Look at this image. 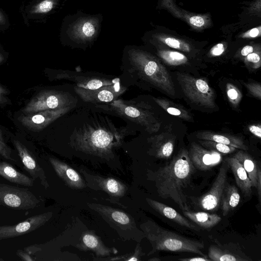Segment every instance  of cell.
Here are the masks:
<instances>
[{"instance_id":"20","label":"cell","mask_w":261,"mask_h":261,"mask_svg":"<svg viewBox=\"0 0 261 261\" xmlns=\"http://www.w3.org/2000/svg\"><path fill=\"white\" fill-rule=\"evenodd\" d=\"M143 40L150 44L164 45L187 53H191L193 49L192 45L182 38L156 31L146 33Z\"/></svg>"},{"instance_id":"40","label":"cell","mask_w":261,"mask_h":261,"mask_svg":"<svg viewBox=\"0 0 261 261\" xmlns=\"http://www.w3.org/2000/svg\"><path fill=\"white\" fill-rule=\"evenodd\" d=\"M249 92L254 96L261 99V86L258 83H245L244 84Z\"/></svg>"},{"instance_id":"2","label":"cell","mask_w":261,"mask_h":261,"mask_svg":"<svg viewBox=\"0 0 261 261\" xmlns=\"http://www.w3.org/2000/svg\"><path fill=\"white\" fill-rule=\"evenodd\" d=\"M195 167L189 152L181 148L172 160L157 170L147 169L146 177L153 181L158 196L170 199L182 210L189 208L184 189L190 183Z\"/></svg>"},{"instance_id":"22","label":"cell","mask_w":261,"mask_h":261,"mask_svg":"<svg viewBox=\"0 0 261 261\" xmlns=\"http://www.w3.org/2000/svg\"><path fill=\"white\" fill-rule=\"evenodd\" d=\"M13 144L25 169L33 177V179H39L42 185L45 189L48 188L49 185L42 168L21 142L14 140Z\"/></svg>"},{"instance_id":"31","label":"cell","mask_w":261,"mask_h":261,"mask_svg":"<svg viewBox=\"0 0 261 261\" xmlns=\"http://www.w3.org/2000/svg\"><path fill=\"white\" fill-rule=\"evenodd\" d=\"M182 213L185 217L204 228H212L221 220V217L216 214L193 212L190 209L182 210Z\"/></svg>"},{"instance_id":"24","label":"cell","mask_w":261,"mask_h":261,"mask_svg":"<svg viewBox=\"0 0 261 261\" xmlns=\"http://www.w3.org/2000/svg\"><path fill=\"white\" fill-rule=\"evenodd\" d=\"M76 247L82 251H92L97 256L103 257L111 255L112 250L107 247L100 238L92 231H86L81 235L80 242Z\"/></svg>"},{"instance_id":"25","label":"cell","mask_w":261,"mask_h":261,"mask_svg":"<svg viewBox=\"0 0 261 261\" xmlns=\"http://www.w3.org/2000/svg\"><path fill=\"white\" fill-rule=\"evenodd\" d=\"M145 200L148 205L161 215L174 221L182 226L186 227L192 230L199 231L200 229L194 225L185 217L183 216L175 210L164 203L149 198Z\"/></svg>"},{"instance_id":"38","label":"cell","mask_w":261,"mask_h":261,"mask_svg":"<svg viewBox=\"0 0 261 261\" xmlns=\"http://www.w3.org/2000/svg\"><path fill=\"white\" fill-rule=\"evenodd\" d=\"M0 155L6 160L16 162L11 156V150L7 145L3 138L2 132L0 130Z\"/></svg>"},{"instance_id":"28","label":"cell","mask_w":261,"mask_h":261,"mask_svg":"<svg viewBox=\"0 0 261 261\" xmlns=\"http://www.w3.org/2000/svg\"><path fill=\"white\" fill-rule=\"evenodd\" d=\"M233 157L242 165L251 182L252 187L256 189L258 174L261 170L256 161L243 150L239 151Z\"/></svg>"},{"instance_id":"34","label":"cell","mask_w":261,"mask_h":261,"mask_svg":"<svg viewBox=\"0 0 261 261\" xmlns=\"http://www.w3.org/2000/svg\"><path fill=\"white\" fill-rule=\"evenodd\" d=\"M156 55L167 64L172 66L184 65L189 61L184 54L175 50L158 48Z\"/></svg>"},{"instance_id":"30","label":"cell","mask_w":261,"mask_h":261,"mask_svg":"<svg viewBox=\"0 0 261 261\" xmlns=\"http://www.w3.org/2000/svg\"><path fill=\"white\" fill-rule=\"evenodd\" d=\"M0 176L14 184L27 187H32L34 185L32 178L18 171L6 162H0Z\"/></svg>"},{"instance_id":"18","label":"cell","mask_w":261,"mask_h":261,"mask_svg":"<svg viewBox=\"0 0 261 261\" xmlns=\"http://www.w3.org/2000/svg\"><path fill=\"white\" fill-rule=\"evenodd\" d=\"M216 244L211 245L208 251V257L213 261H252L241 249L239 244L229 243L222 244L217 240Z\"/></svg>"},{"instance_id":"6","label":"cell","mask_w":261,"mask_h":261,"mask_svg":"<svg viewBox=\"0 0 261 261\" xmlns=\"http://www.w3.org/2000/svg\"><path fill=\"white\" fill-rule=\"evenodd\" d=\"M95 108L139 124L149 133L157 132L160 129V122L142 101L117 98L110 102L96 105Z\"/></svg>"},{"instance_id":"19","label":"cell","mask_w":261,"mask_h":261,"mask_svg":"<svg viewBox=\"0 0 261 261\" xmlns=\"http://www.w3.org/2000/svg\"><path fill=\"white\" fill-rule=\"evenodd\" d=\"M188 152L194 167L200 171L210 170L219 164L222 159L218 151L205 149L195 142L191 143Z\"/></svg>"},{"instance_id":"21","label":"cell","mask_w":261,"mask_h":261,"mask_svg":"<svg viewBox=\"0 0 261 261\" xmlns=\"http://www.w3.org/2000/svg\"><path fill=\"white\" fill-rule=\"evenodd\" d=\"M49 161L57 175L65 184L73 189H82L87 187L81 175L67 164L54 158Z\"/></svg>"},{"instance_id":"17","label":"cell","mask_w":261,"mask_h":261,"mask_svg":"<svg viewBox=\"0 0 261 261\" xmlns=\"http://www.w3.org/2000/svg\"><path fill=\"white\" fill-rule=\"evenodd\" d=\"M53 216L48 212L32 216L24 221L13 225L0 226V240L30 233L46 223Z\"/></svg>"},{"instance_id":"13","label":"cell","mask_w":261,"mask_h":261,"mask_svg":"<svg viewBox=\"0 0 261 261\" xmlns=\"http://www.w3.org/2000/svg\"><path fill=\"white\" fill-rule=\"evenodd\" d=\"M86 186L89 188L106 193L111 200H119L126 194L128 187L120 180L112 177H105L81 169Z\"/></svg>"},{"instance_id":"3","label":"cell","mask_w":261,"mask_h":261,"mask_svg":"<svg viewBox=\"0 0 261 261\" xmlns=\"http://www.w3.org/2000/svg\"><path fill=\"white\" fill-rule=\"evenodd\" d=\"M128 133L127 127H117L108 120L88 123L74 130L70 144L77 151L108 159Z\"/></svg>"},{"instance_id":"37","label":"cell","mask_w":261,"mask_h":261,"mask_svg":"<svg viewBox=\"0 0 261 261\" xmlns=\"http://www.w3.org/2000/svg\"><path fill=\"white\" fill-rule=\"evenodd\" d=\"M226 92L230 102L234 106L238 105L242 98L239 90L234 85L228 83L226 85Z\"/></svg>"},{"instance_id":"14","label":"cell","mask_w":261,"mask_h":261,"mask_svg":"<svg viewBox=\"0 0 261 261\" xmlns=\"http://www.w3.org/2000/svg\"><path fill=\"white\" fill-rule=\"evenodd\" d=\"M158 7L168 10L174 17L186 22L197 31L207 29L213 24L209 13L198 14L189 12L177 6L174 0H160Z\"/></svg>"},{"instance_id":"50","label":"cell","mask_w":261,"mask_h":261,"mask_svg":"<svg viewBox=\"0 0 261 261\" xmlns=\"http://www.w3.org/2000/svg\"><path fill=\"white\" fill-rule=\"evenodd\" d=\"M4 60V56L3 55L0 53V63H2Z\"/></svg>"},{"instance_id":"9","label":"cell","mask_w":261,"mask_h":261,"mask_svg":"<svg viewBox=\"0 0 261 261\" xmlns=\"http://www.w3.org/2000/svg\"><path fill=\"white\" fill-rule=\"evenodd\" d=\"M77 99L68 92L57 90H44L34 96L22 111L25 114L75 106Z\"/></svg>"},{"instance_id":"44","label":"cell","mask_w":261,"mask_h":261,"mask_svg":"<svg viewBox=\"0 0 261 261\" xmlns=\"http://www.w3.org/2000/svg\"><path fill=\"white\" fill-rule=\"evenodd\" d=\"M260 49L259 45H247L244 46L240 51V54L243 57H246L251 53Z\"/></svg>"},{"instance_id":"1","label":"cell","mask_w":261,"mask_h":261,"mask_svg":"<svg viewBox=\"0 0 261 261\" xmlns=\"http://www.w3.org/2000/svg\"><path fill=\"white\" fill-rule=\"evenodd\" d=\"M121 68L129 84L141 88H154L175 96L174 86L168 70L158 58L141 47L129 45L124 48Z\"/></svg>"},{"instance_id":"29","label":"cell","mask_w":261,"mask_h":261,"mask_svg":"<svg viewBox=\"0 0 261 261\" xmlns=\"http://www.w3.org/2000/svg\"><path fill=\"white\" fill-rule=\"evenodd\" d=\"M240 201V195L236 187L226 182L221 198L220 205L223 216L237 207Z\"/></svg>"},{"instance_id":"5","label":"cell","mask_w":261,"mask_h":261,"mask_svg":"<svg viewBox=\"0 0 261 261\" xmlns=\"http://www.w3.org/2000/svg\"><path fill=\"white\" fill-rule=\"evenodd\" d=\"M140 228L151 246V250L147 255L158 251H166L193 253L206 257L202 251L204 248L202 242L168 230L151 219L141 223Z\"/></svg>"},{"instance_id":"41","label":"cell","mask_w":261,"mask_h":261,"mask_svg":"<svg viewBox=\"0 0 261 261\" xmlns=\"http://www.w3.org/2000/svg\"><path fill=\"white\" fill-rule=\"evenodd\" d=\"M261 36V27L259 25L257 27L250 29L241 34L240 37L242 38H254L259 37Z\"/></svg>"},{"instance_id":"43","label":"cell","mask_w":261,"mask_h":261,"mask_svg":"<svg viewBox=\"0 0 261 261\" xmlns=\"http://www.w3.org/2000/svg\"><path fill=\"white\" fill-rule=\"evenodd\" d=\"M9 26V19L7 15L0 9V30L4 31Z\"/></svg>"},{"instance_id":"12","label":"cell","mask_w":261,"mask_h":261,"mask_svg":"<svg viewBox=\"0 0 261 261\" xmlns=\"http://www.w3.org/2000/svg\"><path fill=\"white\" fill-rule=\"evenodd\" d=\"M73 89L84 101L97 105L110 102L117 99L126 91L127 87L123 86L121 82H119L95 89H87L76 86Z\"/></svg>"},{"instance_id":"4","label":"cell","mask_w":261,"mask_h":261,"mask_svg":"<svg viewBox=\"0 0 261 261\" xmlns=\"http://www.w3.org/2000/svg\"><path fill=\"white\" fill-rule=\"evenodd\" d=\"M102 20L100 13L90 14L81 10L66 15L60 28L61 43L72 48L91 46L100 34Z\"/></svg>"},{"instance_id":"27","label":"cell","mask_w":261,"mask_h":261,"mask_svg":"<svg viewBox=\"0 0 261 261\" xmlns=\"http://www.w3.org/2000/svg\"><path fill=\"white\" fill-rule=\"evenodd\" d=\"M196 136L201 140L212 141L233 146L243 150L248 149V147L244 143L242 138L237 136L205 130L199 132Z\"/></svg>"},{"instance_id":"35","label":"cell","mask_w":261,"mask_h":261,"mask_svg":"<svg viewBox=\"0 0 261 261\" xmlns=\"http://www.w3.org/2000/svg\"><path fill=\"white\" fill-rule=\"evenodd\" d=\"M145 254L142 252L140 243H138L135 251L133 253H129L124 255L117 256L111 258H98L94 260H124V261H139L142 256Z\"/></svg>"},{"instance_id":"42","label":"cell","mask_w":261,"mask_h":261,"mask_svg":"<svg viewBox=\"0 0 261 261\" xmlns=\"http://www.w3.org/2000/svg\"><path fill=\"white\" fill-rule=\"evenodd\" d=\"M226 45L225 43L220 42L214 45L210 50V54L213 57L221 55L225 50Z\"/></svg>"},{"instance_id":"23","label":"cell","mask_w":261,"mask_h":261,"mask_svg":"<svg viewBox=\"0 0 261 261\" xmlns=\"http://www.w3.org/2000/svg\"><path fill=\"white\" fill-rule=\"evenodd\" d=\"M150 144L149 151L155 157L168 159L172 154L174 146V138L169 135L161 134L148 139Z\"/></svg>"},{"instance_id":"8","label":"cell","mask_w":261,"mask_h":261,"mask_svg":"<svg viewBox=\"0 0 261 261\" xmlns=\"http://www.w3.org/2000/svg\"><path fill=\"white\" fill-rule=\"evenodd\" d=\"M177 81L186 97L193 103L206 108H214L215 93L203 79L177 72Z\"/></svg>"},{"instance_id":"47","label":"cell","mask_w":261,"mask_h":261,"mask_svg":"<svg viewBox=\"0 0 261 261\" xmlns=\"http://www.w3.org/2000/svg\"><path fill=\"white\" fill-rule=\"evenodd\" d=\"M178 260L181 261H212L208 257L202 256L194 257L193 258H179Z\"/></svg>"},{"instance_id":"45","label":"cell","mask_w":261,"mask_h":261,"mask_svg":"<svg viewBox=\"0 0 261 261\" xmlns=\"http://www.w3.org/2000/svg\"><path fill=\"white\" fill-rule=\"evenodd\" d=\"M249 131L258 138H261V128L260 125H251L249 126Z\"/></svg>"},{"instance_id":"49","label":"cell","mask_w":261,"mask_h":261,"mask_svg":"<svg viewBox=\"0 0 261 261\" xmlns=\"http://www.w3.org/2000/svg\"><path fill=\"white\" fill-rule=\"evenodd\" d=\"M161 259L158 257H153L148 259L149 261H160Z\"/></svg>"},{"instance_id":"39","label":"cell","mask_w":261,"mask_h":261,"mask_svg":"<svg viewBox=\"0 0 261 261\" xmlns=\"http://www.w3.org/2000/svg\"><path fill=\"white\" fill-rule=\"evenodd\" d=\"M260 50H257L245 57V62L252 64L253 67L258 68L261 65Z\"/></svg>"},{"instance_id":"11","label":"cell","mask_w":261,"mask_h":261,"mask_svg":"<svg viewBox=\"0 0 261 261\" xmlns=\"http://www.w3.org/2000/svg\"><path fill=\"white\" fill-rule=\"evenodd\" d=\"M40 200L28 189L0 184V205L18 210L35 208Z\"/></svg>"},{"instance_id":"16","label":"cell","mask_w":261,"mask_h":261,"mask_svg":"<svg viewBox=\"0 0 261 261\" xmlns=\"http://www.w3.org/2000/svg\"><path fill=\"white\" fill-rule=\"evenodd\" d=\"M75 106H70L30 114L27 116H21L18 118V120L22 125L28 129L34 131H39L45 128L56 119L63 116Z\"/></svg>"},{"instance_id":"48","label":"cell","mask_w":261,"mask_h":261,"mask_svg":"<svg viewBox=\"0 0 261 261\" xmlns=\"http://www.w3.org/2000/svg\"><path fill=\"white\" fill-rule=\"evenodd\" d=\"M17 254L23 260L32 261L33 259L29 255V254L23 252L21 250H18Z\"/></svg>"},{"instance_id":"7","label":"cell","mask_w":261,"mask_h":261,"mask_svg":"<svg viewBox=\"0 0 261 261\" xmlns=\"http://www.w3.org/2000/svg\"><path fill=\"white\" fill-rule=\"evenodd\" d=\"M87 205L97 213L123 240L140 243L145 238L143 232L137 226L134 219L128 213L96 203H88Z\"/></svg>"},{"instance_id":"36","label":"cell","mask_w":261,"mask_h":261,"mask_svg":"<svg viewBox=\"0 0 261 261\" xmlns=\"http://www.w3.org/2000/svg\"><path fill=\"white\" fill-rule=\"evenodd\" d=\"M200 143L206 148L213 149V150L224 154L231 153L236 150V148L233 146L212 141L202 140Z\"/></svg>"},{"instance_id":"33","label":"cell","mask_w":261,"mask_h":261,"mask_svg":"<svg viewBox=\"0 0 261 261\" xmlns=\"http://www.w3.org/2000/svg\"><path fill=\"white\" fill-rule=\"evenodd\" d=\"M153 98L158 105L170 115L186 121H190L192 119V116L189 112L179 105L168 99L156 97Z\"/></svg>"},{"instance_id":"51","label":"cell","mask_w":261,"mask_h":261,"mask_svg":"<svg viewBox=\"0 0 261 261\" xmlns=\"http://www.w3.org/2000/svg\"><path fill=\"white\" fill-rule=\"evenodd\" d=\"M0 260H3V259H1V258H0Z\"/></svg>"},{"instance_id":"15","label":"cell","mask_w":261,"mask_h":261,"mask_svg":"<svg viewBox=\"0 0 261 261\" xmlns=\"http://www.w3.org/2000/svg\"><path fill=\"white\" fill-rule=\"evenodd\" d=\"M228 168L227 163L225 161L221 166L210 190L198 200V204L202 209L215 211L219 208L223 190L227 182Z\"/></svg>"},{"instance_id":"10","label":"cell","mask_w":261,"mask_h":261,"mask_svg":"<svg viewBox=\"0 0 261 261\" xmlns=\"http://www.w3.org/2000/svg\"><path fill=\"white\" fill-rule=\"evenodd\" d=\"M51 72L52 79L69 81L77 87L87 89H95L120 82L119 77H112L94 72L59 69L54 70Z\"/></svg>"},{"instance_id":"26","label":"cell","mask_w":261,"mask_h":261,"mask_svg":"<svg viewBox=\"0 0 261 261\" xmlns=\"http://www.w3.org/2000/svg\"><path fill=\"white\" fill-rule=\"evenodd\" d=\"M225 161L234 175L237 186L245 196H250L252 186L242 165L233 156L227 158Z\"/></svg>"},{"instance_id":"32","label":"cell","mask_w":261,"mask_h":261,"mask_svg":"<svg viewBox=\"0 0 261 261\" xmlns=\"http://www.w3.org/2000/svg\"><path fill=\"white\" fill-rule=\"evenodd\" d=\"M61 0H39L33 5L29 11L30 16H45L58 8Z\"/></svg>"},{"instance_id":"46","label":"cell","mask_w":261,"mask_h":261,"mask_svg":"<svg viewBox=\"0 0 261 261\" xmlns=\"http://www.w3.org/2000/svg\"><path fill=\"white\" fill-rule=\"evenodd\" d=\"M8 91L0 85V104H3L8 101L6 95Z\"/></svg>"}]
</instances>
